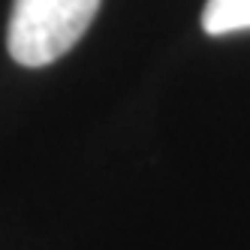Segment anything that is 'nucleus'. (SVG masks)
I'll return each mask as SVG.
<instances>
[{"label":"nucleus","mask_w":250,"mask_h":250,"mask_svg":"<svg viewBox=\"0 0 250 250\" xmlns=\"http://www.w3.org/2000/svg\"><path fill=\"white\" fill-rule=\"evenodd\" d=\"M100 0H12L6 48L21 66H48L91 27Z\"/></svg>","instance_id":"1"},{"label":"nucleus","mask_w":250,"mask_h":250,"mask_svg":"<svg viewBox=\"0 0 250 250\" xmlns=\"http://www.w3.org/2000/svg\"><path fill=\"white\" fill-rule=\"evenodd\" d=\"M202 30L211 37L250 30V0H208L202 9Z\"/></svg>","instance_id":"2"}]
</instances>
